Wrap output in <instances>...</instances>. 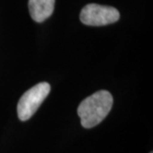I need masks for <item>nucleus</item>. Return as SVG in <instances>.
<instances>
[{
	"mask_svg": "<svg viewBox=\"0 0 153 153\" xmlns=\"http://www.w3.org/2000/svg\"><path fill=\"white\" fill-rule=\"evenodd\" d=\"M112 95L106 90H100L84 99L77 108L81 124L92 128L104 120L112 107Z\"/></svg>",
	"mask_w": 153,
	"mask_h": 153,
	"instance_id": "1",
	"label": "nucleus"
},
{
	"mask_svg": "<svg viewBox=\"0 0 153 153\" xmlns=\"http://www.w3.org/2000/svg\"><path fill=\"white\" fill-rule=\"evenodd\" d=\"M50 92L48 82H39L26 91L17 105V114L21 121H27L37 111Z\"/></svg>",
	"mask_w": 153,
	"mask_h": 153,
	"instance_id": "2",
	"label": "nucleus"
},
{
	"mask_svg": "<svg viewBox=\"0 0 153 153\" xmlns=\"http://www.w3.org/2000/svg\"><path fill=\"white\" fill-rule=\"evenodd\" d=\"M120 14L113 7L88 4L82 8L80 13V21L84 25L100 27L117 22Z\"/></svg>",
	"mask_w": 153,
	"mask_h": 153,
	"instance_id": "3",
	"label": "nucleus"
},
{
	"mask_svg": "<svg viewBox=\"0 0 153 153\" xmlns=\"http://www.w3.org/2000/svg\"><path fill=\"white\" fill-rule=\"evenodd\" d=\"M55 0H29L28 8L34 22H43L54 12Z\"/></svg>",
	"mask_w": 153,
	"mask_h": 153,
	"instance_id": "4",
	"label": "nucleus"
},
{
	"mask_svg": "<svg viewBox=\"0 0 153 153\" xmlns=\"http://www.w3.org/2000/svg\"><path fill=\"white\" fill-rule=\"evenodd\" d=\"M150 153H152V152H150Z\"/></svg>",
	"mask_w": 153,
	"mask_h": 153,
	"instance_id": "5",
	"label": "nucleus"
}]
</instances>
